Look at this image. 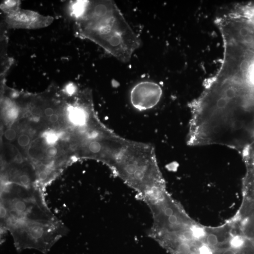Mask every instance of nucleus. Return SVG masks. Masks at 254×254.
<instances>
[{
  "label": "nucleus",
  "instance_id": "f257e3e1",
  "mask_svg": "<svg viewBox=\"0 0 254 254\" xmlns=\"http://www.w3.org/2000/svg\"><path fill=\"white\" fill-rule=\"evenodd\" d=\"M6 187L1 196L2 226L12 233L18 249L46 252L66 232L37 190Z\"/></svg>",
  "mask_w": 254,
  "mask_h": 254
},
{
  "label": "nucleus",
  "instance_id": "f03ea898",
  "mask_svg": "<svg viewBox=\"0 0 254 254\" xmlns=\"http://www.w3.org/2000/svg\"><path fill=\"white\" fill-rule=\"evenodd\" d=\"M93 13L101 20L93 29L100 36L105 49L120 61H129L140 42L116 4L112 2L98 4Z\"/></svg>",
  "mask_w": 254,
  "mask_h": 254
},
{
  "label": "nucleus",
  "instance_id": "7ed1b4c3",
  "mask_svg": "<svg viewBox=\"0 0 254 254\" xmlns=\"http://www.w3.org/2000/svg\"><path fill=\"white\" fill-rule=\"evenodd\" d=\"M160 85L152 81H143L134 86L130 93V101L138 110H147L154 107L162 97Z\"/></svg>",
  "mask_w": 254,
  "mask_h": 254
},
{
  "label": "nucleus",
  "instance_id": "20e7f679",
  "mask_svg": "<svg viewBox=\"0 0 254 254\" xmlns=\"http://www.w3.org/2000/svg\"><path fill=\"white\" fill-rule=\"evenodd\" d=\"M219 241L217 235L214 234H209L207 238L206 244L212 250L213 248L217 247L218 245Z\"/></svg>",
  "mask_w": 254,
  "mask_h": 254
},
{
  "label": "nucleus",
  "instance_id": "39448f33",
  "mask_svg": "<svg viewBox=\"0 0 254 254\" xmlns=\"http://www.w3.org/2000/svg\"><path fill=\"white\" fill-rule=\"evenodd\" d=\"M191 231L193 233L194 239L196 240H201L205 237V232L202 228L198 227H193L192 228Z\"/></svg>",
  "mask_w": 254,
  "mask_h": 254
},
{
  "label": "nucleus",
  "instance_id": "423d86ee",
  "mask_svg": "<svg viewBox=\"0 0 254 254\" xmlns=\"http://www.w3.org/2000/svg\"><path fill=\"white\" fill-rule=\"evenodd\" d=\"M30 140L29 137L26 134L20 135L18 139V143L22 147L27 146L29 144Z\"/></svg>",
  "mask_w": 254,
  "mask_h": 254
},
{
  "label": "nucleus",
  "instance_id": "0eeeda50",
  "mask_svg": "<svg viewBox=\"0 0 254 254\" xmlns=\"http://www.w3.org/2000/svg\"><path fill=\"white\" fill-rule=\"evenodd\" d=\"M4 136L6 139L9 140H12L16 137L17 134L16 131L13 129H7L4 133Z\"/></svg>",
  "mask_w": 254,
  "mask_h": 254
},
{
  "label": "nucleus",
  "instance_id": "6e6552de",
  "mask_svg": "<svg viewBox=\"0 0 254 254\" xmlns=\"http://www.w3.org/2000/svg\"><path fill=\"white\" fill-rule=\"evenodd\" d=\"M47 155L50 157H54L57 154V150L56 147L53 146H50L47 148L46 151Z\"/></svg>",
  "mask_w": 254,
  "mask_h": 254
},
{
  "label": "nucleus",
  "instance_id": "1a4fd4ad",
  "mask_svg": "<svg viewBox=\"0 0 254 254\" xmlns=\"http://www.w3.org/2000/svg\"><path fill=\"white\" fill-rule=\"evenodd\" d=\"M56 140H57V137L55 135H49L47 139L48 141L51 143H53L55 142L56 141Z\"/></svg>",
  "mask_w": 254,
  "mask_h": 254
},
{
  "label": "nucleus",
  "instance_id": "9d476101",
  "mask_svg": "<svg viewBox=\"0 0 254 254\" xmlns=\"http://www.w3.org/2000/svg\"><path fill=\"white\" fill-rule=\"evenodd\" d=\"M44 113H45V115H46L47 116L50 117L51 116L53 115L54 111L52 108H48L45 109V111H44Z\"/></svg>",
  "mask_w": 254,
  "mask_h": 254
},
{
  "label": "nucleus",
  "instance_id": "9b49d317",
  "mask_svg": "<svg viewBox=\"0 0 254 254\" xmlns=\"http://www.w3.org/2000/svg\"><path fill=\"white\" fill-rule=\"evenodd\" d=\"M58 120V117L57 115H56V114H53L51 116V117H50V120L51 122H52V123H55L56 122V121Z\"/></svg>",
  "mask_w": 254,
  "mask_h": 254
}]
</instances>
